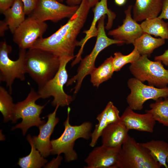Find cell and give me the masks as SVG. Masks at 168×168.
Here are the masks:
<instances>
[{
	"mask_svg": "<svg viewBox=\"0 0 168 168\" xmlns=\"http://www.w3.org/2000/svg\"><path fill=\"white\" fill-rule=\"evenodd\" d=\"M91 8L87 0H82L76 12L66 24L48 37L38 39L31 48L47 51L59 58L75 57L74 52L79 41L77 37L86 21Z\"/></svg>",
	"mask_w": 168,
	"mask_h": 168,
	"instance_id": "6da1fadb",
	"label": "cell"
},
{
	"mask_svg": "<svg viewBox=\"0 0 168 168\" xmlns=\"http://www.w3.org/2000/svg\"><path fill=\"white\" fill-rule=\"evenodd\" d=\"M59 58L47 51L37 48L26 51L25 66L26 73L40 87L52 79L60 66Z\"/></svg>",
	"mask_w": 168,
	"mask_h": 168,
	"instance_id": "7a4b0ae2",
	"label": "cell"
},
{
	"mask_svg": "<svg viewBox=\"0 0 168 168\" xmlns=\"http://www.w3.org/2000/svg\"><path fill=\"white\" fill-rule=\"evenodd\" d=\"M71 109H67V117L63 123L64 130L58 138L51 141V154L60 155L63 153L66 161L69 162L77 159V155L73 149L75 141L79 138L88 140L91 137L92 124L85 122L79 125L72 126L69 123Z\"/></svg>",
	"mask_w": 168,
	"mask_h": 168,
	"instance_id": "3957f363",
	"label": "cell"
},
{
	"mask_svg": "<svg viewBox=\"0 0 168 168\" xmlns=\"http://www.w3.org/2000/svg\"><path fill=\"white\" fill-rule=\"evenodd\" d=\"M150 151L128 134L119 153L114 168H160Z\"/></svg>",
	"mask_w": 168,
	"mask_h": 168,
	"instance_id": "277c9868",
	"label": "cell"
},
{
	"mask_svg": "<svg viewBox=\"0 0 168 168\" xmlns=\"http://www.w3.org/2000/svg\"><path fill=\"white\" fill-rule=\"evenodd\" d=\"M105 17L106 15L102 16L97 23L96 40L92 51L90 54L82 59L77 74L68 80L66 83L68 86L77 81L76 84L74 88L75 94L77 93L85 77L90 74L95 68V62L100 52L111 45H122L125 43L123 41L110 39L107 36L105 30Z\"/></svg>",
	"mask_w": 168,
	"mask_h": 168,
	"instance_id": "5b68a950",
	"label": "cell"
},
{
	"mask_svg": "<svg viewBox=\"0 0 168 168\" xmlns=\"http://www.w3.org/2000/svg\"><path fill=\"white\" fill-rule=\"evenodd\" d=\"M40 97L37 91L31 88L26 98L23 101L15 104L12 120L13 123L21 118V122L12 127V130L21 129L23 134L25 135L28 129L35 126L39 127L46 122L42 120L40 115L45 104L41 105L35 103Z\"/></svg>",
	"mask_w": 168,
	"mask_h": 168,
	"instance_id": "8992f818",
	"label": "cell"
},
{
	"mask_svg": "<svg viewBox=\"0 0 168 168\" xmlns=\"http://www.w3.org/2000/svg\"><path fill=\"white\" fill-rule=\"evenodd\" d=\"M161 63L151 61L146 55H141L131 64L129 70L134 77L142 82L147 81L149 85L164 88L168 84V69L164 68Z\"/></svg>",
	"mask_w": 168,
	"mask_h": 168,
	"instance_id": "52a82bcc",
	"label": "cell"
},
{
	"mask_svg": "<svg viewBox=\"0 0 168 168\" xmlns=\"http://www.w3.org/2000/svg\"><path fill=\"white\" fill-rule=\"evenodd\" d=\"M59 58L60 65L58 72L52 79L38 88L37 92L40 98L43 99L52 96L53 100L51 104L53 106L58 105L63 107L69 105L73 100L72 96L65 92L63 87L68 81L66 65L74 58L64 56Z\"/></svg>",
	"mask_w": 168,
	"mask_h": 168,
	"instance_id": "ba28073f",
	"label": "cell"
},
{
	"mask_svg": "<svg viewBox=\"0 0 168 168\" xmlns=\"http://www.w3.org/2000/svg\"><path fill=\"white\" fill-rule=\"evenodd\" d=\"M12 51V46L7 44L5 41L0 42V81L6 83L10 94L15 79L24 81L26 73L25 66L26 49H19V57L15 61L12 60L9 57Z\"/></svg>",
	"mask_w": 168,
	"mask_h": 168,
	"instance_id": "9c48e42d",
	"label": "cell"
},
{
	"mask_svg": "<svg viewBox=\"0 0 168 168\" xmlns=\"http://www.w3.org/2000/svg\"><path fill=\"white\" fill-rule=\"evenodd\" d=\"M130 93L126 98L128 106L133 110H141L147 100L155 101L160 98L168 97V87L158 88L145 85L135 77L129 79L127 82Z\"/></svg>",
	"mask_w": 168,
	"mask_h": 168,
	"instance_id": "30bf717a",
	"label": "cell"
},
{
	"mask_svg": "<svg viewBox=\"0 0 168 168\" xmlns=\"http://www.w3.org/2000/svg\"><path fill=\"white\" fill-rule=\"evenodd\" d=\"M78 7L66 5L57 0H39L36 8L28 17L42 21H50L56 23L70 18Z\"/></svg>",
	"mask_w": 168,
	"mask_h": 168,
	"instance_id": "8fae6325",
	"label": "cell"
},
{
	"mask_svg": "<svg viewBox=\"0 0 168 168\" xmlns=\"http://www.w3.org/2000/svg\"><path fill=\"white\" fill-rule=\"evenodd\" d=\"M47 28L45 22L28 16L15 31L13 40L19 49H31L36 41L42 37Z\"/></svg>",
	"mask_w": 168,
	"mask_h": 168,
	"instance_id": "7c38bea8",
	"label": "cell"
},
{
	"mask_svg": "<svg viewBox=\"0 0 168 168\" xmlns=\"http://www.w3.org/2000/svg\"><path fill=\"white\" fill-rule=\"evenodd\" d=\"M107 1L100 0L93 8V19L89 29L83 32L86 34L85 36L78 41V46H80L81 48L77 54L75 55L76 58L73 61L75 63H77L82 60L81 55L84 47L87 41L90 39L96 36L98 31L96 24L102 16L106 14L108 16V21L105 27V28L109 30L112 27L116 15L114 12L108 8Z\"/></svg>",
	"mask_w": 168,
	"mask_h": 168,
	"instance_id": "4fadbf2b",
	"label": "cell"
},
{
	"mask_svg": "<svg viewBox=\"0 0 168 168\" xmlns=\"http://www.w3.org/2000/svg\"><path fill=\"white\" fill-rule=\"evenodd\" d=\"M132 7V5H129L124 11L125 17L123 24L108 33V35L112 36L114 39L123 41L127 44H133L135 40L144 33L140 24L131 16Z\"/></svg>",
	"mask_w": 168,
	"mask_h": 168,
	"instance_id": "5bb4252c",
	"label": "cell"
},
{
	"mask_svg": "<svg viewBox=\"0 0 168 168\" xmlns=\"http://www.w3.org/2000/svg\"><path fill=\"white\" fill-rule=\"evenodd\" d=\"M121 149L102 145L95 147L85 159L86 168H114Z\"/></svg>",
	"mask_w": 168,
	"mask_h": 168,
	"instance_id": "9a60e30c",
	"label": "cell"
},
{
	"mask_svg": "<svg viewBox=\"0 0 168 168\" xmlns=\"http://www.w3.org/2000/svg\"><path fill=\"white\" fill-rule=\"evenodd\" d=\"M59 107L57 105L54 111L47 115V122L39 127V133L38 136L32 137L36 148L44 157H47L51 154V145L50 137L59 120V119L56 117Z\"/></svg>",
	"mask_w": 168,
	"mask_h": 168,
	"instance_id": "2e32d148",
	"label": "cell"
},
{
	"mask_svg": "<svg viewBox=\"0 0 168 168\" xmlns=\"http://www.w3.org/2000/svg\"><path fill=\"white\" fill-rule=\"evenodd\" d=\"M120 121L129 130L133 129L151 133L154 131L156 122L150 113H136L129 106L120 116Z\"/></svg>",
	"mask_w": 168,
	"mask_h": 168,
	"instance_id": "e0dca14e",
	"label": "cell"
},
{
	"mask_svg": "<svg viewBox=\"0 0 168 168\" xmlns=\"http://www.w3.org/2000/svg\"><path fill=\"white\" fill-rule=\"evenodd\" d=\"M128 131L120 120L109 124L101 133L102 145L111 148L121 149L127 138Z\"/></svg>",
	"mask_w": 168,
	"mask_h": 168,
	"instance_id": "ac0fdd59",
	"label": "cell"
},
{
	"mask_svg": "<svg viewBox=\"0 0 168 168\" xmlns=\"http://www.w3.org/2000/svg\"><path fill=\"white\" fill-rule=\"evenodd\" d=\"M119 111L111 101L108 102L103 111L96 117L98 123L96 124L94 130L91 133V140L90 146L94 147L99 138L101 136L103 130L109 124L120 120Z\"/></svg>",
	"mask_w": 168,
	"mask_h": 168,
	"instance_id": "d6986e66",
	"label": "cell"
},
{
	"mask_svg": "<svg viewBox=\"0 0 168 168\" xmlns=\"http://www.w3.org/2000/svg\"><path fill=\"white\" fill-rule=\"evenodd\" d=\"M164 0H136L133 6V18L137 22L158 17Z\"/></svg>",
	"mask_w": 168,
	"mask_h": 168,
	"instance_id": "ffe728a7",
	"label": "cell"
},
{
	"mask_svg": "<svg viewBox=\"0 0 168 168\" xmlns=\"http://www.w3.org/2000/svg\"><path fill=\"white\" fill-rule=\"evenodd\" d=\"M4 20L12 34L16 29L25 19V14L21 0H15L12 6L4 12Z\"/></svg>",
	"mask_w": 168,
	"mask_h": 168,
	"instance_id": "44dd1931",
	"label": "cell"
},
{
	"mask_svg": "<svg viewBox=\"0 0 168 168\" xmlns=\"http://www.w3.org/2000/svg\"><path fill=\"white\" fill-rule=\"evenodd\" d=\"M26 139L30 145L31 151L27 156L20 158L17 164L22 168H40L44 167L47 161L36 148L32 137L29 134L27 136Z\"/></svg>",
	"mask_w": 168,
	"mask_h": 168,
	"instance_id": "7402d4cb",
	"label": "cell"
},
{
	"mask_svg": "<svg viewBox=\"0 0 168 168\" xmlns=\"http://www.w3.org/2000/svg\"><path fill=\"white\" fill-rule=\"evenodd\" d=\"M165 43V40L161 38H156L150 35L144 33L136 39L133 43L141 55L150 56L156 49Z\"/></svg>",
	"mask_w": 168,
	"mask_h": 168,
	"instance_id": "603a6c76",
	"label": "cell"
},
{
	"mask_svg": "<svg viewBox=\"0 0 168 168\" xmlns=\"http://www.w3.org/2000/svg\"><path fill=\"white\" fill-rule=\"evenodd\" d=\"M113 58L112 56L107 58L100 66L95 67L91 73V81L94 86L98 87L102 82L111 78L114 72Z\"/></svg>",
	"mask_w": 168,
	"mask_h": 168,
	"instance_id": "cb8c5ba5",
	"label": "cell"
},
{
	"mask_svg": "<svg viewBox=\"0 0 168 168\" xmlns=\"http://www.w3.org/2000/svg\"><path fill=\"white\" fill-rule=\"evenodd\" d=\"M144 33L168 39V22L158 17L145 20L140 24Z\"/></svg>",
	"mask_w": 168,
	"mask_h": 168,
	"instance_id": "d4e9b609",
	"label": "cell"
},
{
	"mask_svg": "<svg viewBox=\"0 0 168 168\" xmlns=\"http://www.w3.org/2000/svg\"><path fill=\"white\" fill-rule=\"evenodd\" d=\"M147 148L151 154L162 166L168 168L166 158L168 155V143L161 140H152L141 143Z\"/></svg>",
	"mask_w": 168,
	"mask_h": 168,
	"instance_id": "484cf974",
	"label": "cell"
},
{
	"mask_svg": "<svg viewBox=\"0 0 168 168\" xmlns=\"http://www.w3.org/2000/svg\"><path fill=\"white\" fill-rule=\"evenodd\" d=\"M150 109L145 112L150 113L156 121L168 127V98H160L149 105Z\"/></svg>",
	"mask_w": 168,
	"mask_h": 168,
	"instance_id": "4316f807",
	"label": "cell"
},
{
	"mask_svg": "<svg viewBox=\"0 0 168 168\" xmlns=\"http://www.w3.org/2000/svg\"><path fill=\"white\" fill-rule=\"evenodd\" d=\"M9 92L3 86H0V111L7 122L12 120L15 104Z\"/></svg>",
	"mask_w": 168,
	"mask_h": 168,
	"instance_id": "83f0119b",
	"label": "cell"
},
{
	"mask_svg": "<svg viewBox=\"0 0 168 168\" xmlns=\"http://www.w3.org/2000/svg\"><path fill=\"white\" fill-rule=\"evenodd\" d=\"M141 56L137 49L134 47L132 52L127 55H124L120 52L114 54L113 58V65L114 72L119 71L127 63L131 64L136 61Z\"/></svg>",
	"mask_w": 168,
	"mask_h": 168,
	"instance_id": "f1b7e54d",
	"label": "cell"
},
{
	"mask_svg": "<svg viewBox=\"0 0 168 168\" xmlns=\"http://www.w3.org/2000/svg\"><path fill=\"white\" fill-rule=\"evenodd\" d=\"M26 15L29 16L36 8L39 0H21Z\"/></svg>",
	"mask_w": 168,
	"mask_h": 168,
	"instance_id": "f546056e",
	"label": "cell"
},
{
	"mask_svg": "<svg viewBox=\"0 0 168 168\" xmlns=\"http://www.w3.org/2000/svg\"><path fill=\"white\" fill-rule=\"evenodd\" d=\"M15 0H0V12L1 14L10 8Z\"/></svg>",
	"mask_w": 168,
	"mask_h": 168,
	"instance_id": "4dcf8cb0",
	"label": "cell"
},
{
	"mask_svg": "<svg viewBox=\"0 0 168 168\" xmlns=\"http://www.w3.org/2000/svg\"><path fill=\"white\" fill-rule=\"evenodd\" d=\"M63 158L58 155L56 158H54L51 161L44 166L45 168H58L61 165Z\"/></svg>",
	"mask_w": 168,
	"mask_h": 168,
	"instance_id": "1f68e13d",
	"label": "cell"
},
{
	"mask_svg": "<svg viewBox=\"0 0 168 168\" xmlns=\"http://www.w3.org/2000/svg\"><path fill=\"white\" fill-rule=\"evenodd\" d=\"M161 12L158 17L160 19L168 20V0H164Z\"/></svg>",
	"mask_w": 168,
	"mask_h": 168,
	"instance_id": "d6a6232c",
	"label": "cell"
},
{
	"mask_svg": "<svg viewBox=\"0 0 168 168\" xmlns=\"http://www.w3.org/2000/svg\"><path fill=\"white\" fill-rule=\"evenodd\" d=\"M154 60L161 61L163 64L168 66V49L162 54L155 57Z\"/></svg>",
	"mask_w": 168,
	"mask_h": 168,
	"instance_id": "836d02e7",
	"label": "cell"
},
{
	"mask_svg": "<svg viewBox=\"0 0 168 168\" xmlns=\"http://www.w3.org/2000/svg\"><path fill=\"white\" fill-rule=\"evenodd\" d=\"M9 29L8 26L5 21L4 20L0 21V36H3L5 34L6 30Z\"/></svg>",
	"mask_w": 168,
	"mask_h": 168,
	"instance_id": "e575fe53",
	"label": "cell"
},
{
	"mask_svg": "<svg viewBox=\"0 0 168 168\" xmlns=\"http://www.w3.org/2000/svg\"><path fill=\"white\" fill-rule=\"evenodd\" d=\"M68 5L70 6H79L82 0H66Z\"/></svg>",
	"mask_w": 168,
	"mask_h": 168,
	"instance_id": "d590c367",
	"label": "cell"
},
{
	"mask_svg": "<svg viewBox=\"0 0 168 168\" xmlns=\"http://www.w3.org/2000/svg\"><path fill=\"white\" fill-rule=\"evenodd\" d=\"M91 7H94L100 0H87Z\"/></svg>",
	"mask_w": 168,
	"mask_h": 168,
	"instance_id": "8d00e7d4",
	"label": "cell"
},
{
	"mask_svg": "<svg viewBox=\"0 0 168 168\" xmlns=\"http://www.w3.org/2000/svg\"><path fill=\"white\" fill-rule=\"evenodd\" d=\"M126 0H114L115 3L118 5L122 6L126 2Z\"/></svg>",
	"mask_w": 168,
	"mask_h": 168,
	"instance_id": "74e56055",
	"label": "cell"
},
{
	"mask_svg": "<svg viewBox=\"0 0 168 168\" xmlns=\"http://www.w3.org/2000/svg\"><path fill=\"white\" fill-rule=\"evenodd\" d=\"M166 162H167V166H168V155L167 156V158H166Z\"/></svg>",
	"mask_w": 168,
	"mask_h": 168,
	"instance_id": "f35d334b",
	"label": "cell"
},
{
	"mask_svg": "<svg viewBox=\"0 0 168 168\" xmlns=\"http://www.w3.org/2000/svg\"><path fill=\"white\" fill-rule=\"evenodd\" d=\"M57 0L61 2H63L64 1V0Z\"/></svg>",
	"mask_w": 168,
	"mask_h": 168,
	"instance_id": "ab89813d",
	"label": "cell"
}]
</instances>
